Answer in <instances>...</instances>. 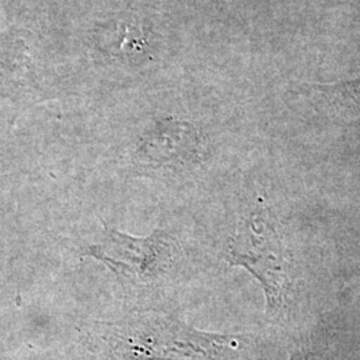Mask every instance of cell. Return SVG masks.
Wrapping results in <instances>:
<instances>
[{"instance_id":"1","label":"cell","mask_w":360,"mask_h":360,"mask_svg":"<svg viewBox=\"0 0 360 360\" xmlns=\"http://www.w3.org/2000/svg\"><path fill=\"white\" fill-rule=\"evenodd\" d=\"M96 335L116 360H255L251 336L202 333L158 311L102 323Z\"/></svg>"},{"instance_id":"4","label":"cell","mask_w":360,"mask_h":360,"mask_svg":"<svg viewBox=\"0 0 360 360\" xmlns=\"http://www.w3.org/2000/svg\"><path fill=\"white\" fill-rule=\"evenodd\" d=\"M199 135L191 124L165 120L143 141L139 155L153 165H186L199 156Z\"/></svg>"},{"instance_id":"5","label":"cell","mask_w":360,"mask_h":360,"mask_svg":"<svg viewBox=\"0 0 360 360\" xmlns=\"http://www.w3.org/2000/svg\"><path fill=\"white\" fill-rule=\"evenodd\" d=\"M312 89L319 92L323 96H330L342 103L351 104L360 114V77L356 80H351L346 83L327 86V84H316Z\"/></svg>"},{"instance_id":"3","label":"cell","mask_w":360,"mask_h":360,"mask_svg":"<svg viewBox=\"0 0 360 360\" xmlns=\"http://www.w3.org/2000/svg\"><path fill=\"white\" fill-rule=\"evenodd\" d=\"M227 257L231 264L243 266L260 281L267 296V312L276 316L285 306L290 276L274 230L266 221H251L248 230L232 240Z\"/></svg>"},{"instance_id":"2","label":"cell","mask_w":360,"mask_h":360,"mask_svg":"<svg viewBox=\"0 0 360 360\" xmlns=\"http://www.w3.org/2000/svg\"><path fill=\"white\" fill-rule=\"evenodd\" d=\"M82 250L112 271L124 295L134 302L162 295L176 274L179 257L176 240L162 230L147 238H134L105 229L101 242L84 245Z\"/></svg>"},{"instance_id":"6","label":"cell","mask_w":360,"mask_h":360,"mask_svg":"<svg viewBox=\"0 0 360 360\" xmlns=\"http://www.w3.org/2000/svg\"><path fill=\"white\" fill-rule=\"evenodd\" d=\"M292 360H302V358H300V356H294V358H292Z\"/></svg>"}]
</instances>
